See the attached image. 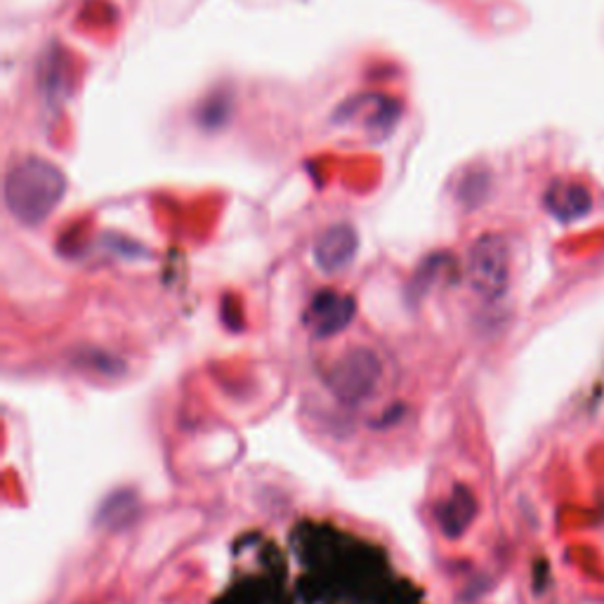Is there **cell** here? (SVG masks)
Instances as JSON below:
<instances>
[{
	"label": "cell",
	"instance_id": "cell-1",
	"mask_svg": "<svg viewBox=\"0 0 604 604\" xmlns=\"http://www.w3.org/2000/svg\"><path fill=\"white\" fill-rule=\"evenodd\" d=\"M66 194V176L50 160L26 156L5 176V204L26 227L46 222Z\"/></svg>",
	"mask_w": 604,
	"mask_h": 604
},
{
	"label": "cell",
	"instance_id": "cell-2",
	"mask_svg": "<svg viewBox=\"0 0 604 604\" xmlns=\"http://www.w3.org/2000/svg\"><path fill=\"white\" fill-rule=\"evenodd\" d=\"M510 279V250L499 234H485L470 250V284L481 298H501Z\"/></svg>",
	"mask_w": 604,
	"mask_h": 604
},
{
	"label": "cell",
	"instance_id": "cell-3",
	"mask_svg": "<svg viewBox=\"0 0 604 604\" xmlns=\"http://www.w3.org/2000/svg\"><path fill=\"white\" fill-rule=\"evenodd\" d=\"M401 116V104L393 98L385 95H359L347 100L343 106L335 112V120L338 124H361L371 132L373 138H385L390 136L393 128L399 124Z\"/></svg>",
	"mask_w": 604,
	"mask_h": 604
},
{
	"label": "cell",
	"instance_id": "cell-4",
	"mask_svg": "<svg viewBox=\"0 0 604 604\" xmlns=\"http://www.w3.org/2000/svg\"><path fill=\"white\" fill-rule=\"evenodd\" d=\"M378 359L367 350H355L338 361L331 385L338 397L347 401H357L364 399L373 390L375 381H378Z\"/></svg>",
	"mask_w": 604,
	"mask_h": 604
},
{
	"label": "cell",
	"instance_id": "cell-5",
	"mask_svg": "<svg viewBox=\"0 0 604 604\" xmlns=\"http://www.w3.org/2000/svg\"><path fill=\"white\" fill-rule=\"evenodd\" d=\"M357 246L359 239L350 224H333L317 239L314 260L324 272H338L352 262Z\"/></svg>",
	"mask_w": 604,
	"mask_h": 604
},
{
	"label": "cell",
	"instance_id": "cell-6",
	"mask_svg": "<svg viewBox=\"0 0 604 604\" xmlns=\"http://www.w3.org/2000/svg\"><path fill=\"white\" fill-rule=\"evenodd\" d=\"M355 317V303L347 295L333 293V291H324L319 293L312 307L310 314H307V321L310 326L321 338H329V335L343 331L347 324H350Z\"/></svg>",
	"mask_w": 604,
	"mask_h": 604
},
{
	"label": "cell",
	"instance_id": "cell-7",
	"mask_svg": "<svg viewBox=\"0 0 604 604\" xmlns=\"http://www.w3.org/2000/svg\"><path fill=\"white\" fill-rule=\"evenodd\" d=\"M545 208L562 222L579 220L593 208V196L576 182H555L545 192Z\"/></svg>",
	"mask_w": 604,
	"mask_h": 604
},
{
	"label": "cell",
	"instance_id": "cell-8",
	"mask_svg": "<svg viewBox=\"0 0 604 604\" xmlns=\"http://www.w3.org/2000/svg\"><path fill=\"white\" fill-rule=\"evenodd\" d=\"M439 517H441V527H445L449 536H461L467 529L470 519L475 517L473 493L463 487H455L451 499L445 503V507H441Z\"/></svg>",
	"mask_w": 604,
	"mask_h": 604
},
{
	"label": "cell",
	"instance_id": "cell-9",
	"mask_svg": "<svg viewBox=\"0 0 604 604\" xmlns=\"http://www.w3.org/2000/svg\"><path fill=\"white\" fill-rule=\"evenodd\" d=\"M43 69H40V88L50 102H57L66 98V72H64V57H60V48H55L50 55H43Z\"/></svg>",
	"mask_w": 604,
	"mask_h": 604
},
{
	"label": "cell",
	"instance_id": "cell-10",
	"mask_svg": "<svg viewBox=\"0 0 604 604\" xmlns=\"http://www.w3.org/2000/svg\"><path fill=\"white\" fill-rule=\"evenodd\" d=\"M230 102L232 98L224 95V92H218V95H210L204 106L198 110V120L201 126L206 130H218L227 124V118H230Z\"/></svg>",
	"mask_w": 604,
	"mask_h": 604
}]
</instances>
